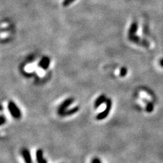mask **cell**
I'll return each mask as SVG.
<instances>
[{
	"label": "cell",
	"instance_id": "6da1fadb",
	"mask_svg": "<svg viewBox=\"0 0 163 163\" xmlns=\"http://www.w3.org/2000/svg\"><path fill=\"white\" fill-rule=\"evenodd\" d=\"M8 108L9 110V112L10 113L11 116L13 118L16 119L20 118L21 116V110H19V108L17 105H16V103L13 101H10L8 104Z\"/></svg>",
	"mask_w": 163,
	"mask_h": 163
},
{
	"label": "cell",
	"instance_id": "7a4b0ae2",
	"mask_svg": "<svg viewBox=\"0 0 163 163\" xmlns=\"http://www.w3.org/2000/svg\"><path fill=\"white\" fill-rule=\"evenodd\" d=\"M111 105H112V102H111V100L110 99H108L106 101V107L105 110H103L101 112H100L98 115L97 116L96 118L98 120H101L107 118L111 109Z\"/></svg>",
	"mask_w": 163,
	"mask_h": 163
},
{
	"label": "cell",
	"instance_id": "3957f363",
	"mask_svg": "<svg viewBox=\"0 0 163 163\" xmlns=\"http://www.w3.org/2000/svg\"><path fill=\"white\" fill-rule=\"evenodd\" d=\"M73 101H74V99H73V98H68V99H65L64 101L59 105V107L58 108L57 112H58L59 115L62 116L65 111L67 110V107H69V105H72Z\"/></svg>",
	"mask_w": 163,
	"mask_h": 163
},
{
	"label": "cell",
	"instance_id": "277c9868",
	"mask_svg": "<svg viewBox=\"0 0 163 163\" xmlns=\"http://www.w3.org/2000/svg\"><path fill=\"white\" fill-rule=\"evenodd\" d=\"M129 38L130 41H131V42H134V43H138V44H141V45H142L143 46H145V47H148V46H149V43L147 42V41L141 40L139 37H137V36H135V35H133V36H130V37H129Z\"/></svg>",
	"mask_w": 163,
	"mask_h": 163
},
{
	"label": "cell",
	"instance_id": "5b68a950",
	"mask_svg": "<svg viewBox=\"0 0 163 163\" xmlns=\"http://www.w3.org/2000/svg\"><path fill=\"white\" fill-rule=\"evenodd\" d=\"M21 154L23 157L24 162L25 163H33L31 154H30V152L28 149H25V148L22 149Z\"/></svg>",
	"mask_w": 163,
	"mask_h": 163
},
{
	"label": "cell",
	"instance_id": "8992f818",
	"mask_svg": "<svg viewBox=\"0 0 163 163\" xmlns=\"http://www.w3.org/2000/svg\"><path fill=\"white\" fill-rule=\"evenodd\" d=\"M50 59H49L48 57L45 56L42 58V59L40 61L39 64H38V66L42 68L43 69H46L48 67L49 65H50Z\"/></svg>",
	"mask_w": 163,
	"mask_h": 163
},
{
	"label": "cell",
	"instance_id": "52a82bcc",
	"mask_svg": "<svg viewBox=\"0 0 163 163\" xmlns=\"http://www.w3.org/2000/svg\"><path fill=\"white\" fill-rule=\"evenodd\" d=\"M138 29V23L136 21H134L130 24V27L129 30V37L135 35V33L137 32Z\"/></svg>",
	"mask_w": 163,
	"mask_h": 163
},
{
	"label": "cell",
	"instance_id": "ba28073f",
	"mask_svg": "<svg viewBox=\"0 0 163 163\" xmlns=\"http://www.w3.org/2000/svg\"><path fill=\"white\" fill-rule=\"evenodd\" d=\"M106 101H107V100H106L105 95H104V94L101 95V96H99V97H98L97 99H96V101H95L94 105V108H96V109L98 108L101 105H102L103 103L106 102Z\"/></svg>",
	"mask_w": 163,
	"mask_h": 163
},
{
	"label": "cell",
	"instance_id": "9c48e42d",
	"mask_svg": "<svg viewBox=\"0 0 163 163\" xmlns=\"http://www.w3.org/2000/svg\"><path fill=\"white\" fill-rule=\"evenodd\" d=\"M79 111V107H75L72 109H69V110H67L65 111L64 113L62 114V116H68L73 115V114L75 113L76 112H78Z\"/></svg>",
	"mask_w": 163,
	"mask_h": 163
},
{
	"label": "cell",
	"instance_id": "30bf717a",
	"mask_svg": "<svg viewBox=\"0 0 163 163\" xmlns=\"http://www.w3.org/2000/svg\"><path fill=\"white\" fill-rule=\"evenodd\" d=\"M43 158V152L42 149H37L36 152V160L37 162L40 161V160Z\"/></svg>",
	"mask_w": 163,
	"mask_h": 163
},
{
	"label": "cell",
	"instance_id": "8fae6325",
	"mask_svg": "<svg viewBox=\"0 0 163 163\" xmlns=\"http://www.w3.org/2000/svg\"><path fill=\"white\" fill-rule=\"evenodd\" d=\"M74 1L75 0H63V2H62V5H63L64 7H67L69 4H72Z\"/></svg>",
	"mask_w": 163,
	"mask_h": 163
},
{
	"label": "cell",
	"instance_id": "7c38bea8",
	"mask_svg": "<svg viewBox=\"0 0 163 163\" xmlns=\"http://www.w3.org/2000/svg\"><path fill=\"white\" fill-rule=\"evenodd\" d=\"M153 108H154V106L152 103H148V105H147V107H146V110L148 112H151V111H153Z\"/></svg>",
	"mask_w": 163,
	"mask_h": 163
},
{
	"label": "cell",
	"instance_id": "4fadbf2b",
	"mask_svg": "<svg viewBox=\"0 0 163 163\" xmlns=\"http://www.w3.org/2000/svg\"><path fill=\"white\" fill-rule=\"evenodd\" d=\"M126 73H127L126 68L122 67L121 69V70H120V75L122 76V77H124V76H125L126 75Z\"/></svg>",
	"mask_w": 163,
	"mask_h": 163
},
{
	"label": "cell",
	"instance_id": "5bb4252c",
	"mask_svg": "<svg viewBox=\"0 0 163 163\" xmlns=\"http://www.w3.org/2000/svg\"><path fill=\"white\" fill-rule=\"evenodd\" d=\"M0 119H1V122H0V125L2 126L3 124L4 123H5V122H6V118H5L4 115H2L1 117H0Z\"/></svg>",
	"mask_w": 163,
	"mask_h": 163
},
{
	"label": "cell",
	"instance_id": "9a60e30c",
	"mask_svg": "<svg viewBox=\"0 0 163 163\" xmlns=\"http://www.w3.org/2000/svg\"><path fill=\"white\" fill-rule=\"evenodd\" d=\"M92 163H101V162L99 158H94L92 160Z\"/></svg>",
	"mask_w": 163,
	"mask_h": 163
},
{
	"label": "cell",
	"instance_id": "2e32d148",
	"mask_svg": "<svg viewBox=\"0 0 163 163\" xmlns=\"http://www.w3.org/2000/svg\"><path fill=\"white\" fill-rule=\"evenodd\" d=\"M37 163H48V162H47V160H46V159L42 158V160H40V161H38Z\"/></svg>",
	"mask_w": 163,
	"mask_h": 163
},
{
	"label": "cell",
	"instance_id": "e0dca14e",
	"mask_svg": "<svg viewBox=\"0 0 163 163\" xmlns=\"http://www.w3.org/2000/svg\"><path fill=\"white\" fill-rule=\"evenodd\" d=\"M160 65H161L162 67H163V59L160 60Z\"/></svg>",
	"mask_w": 163,
	"mask_h": 163
}]
</instances>
